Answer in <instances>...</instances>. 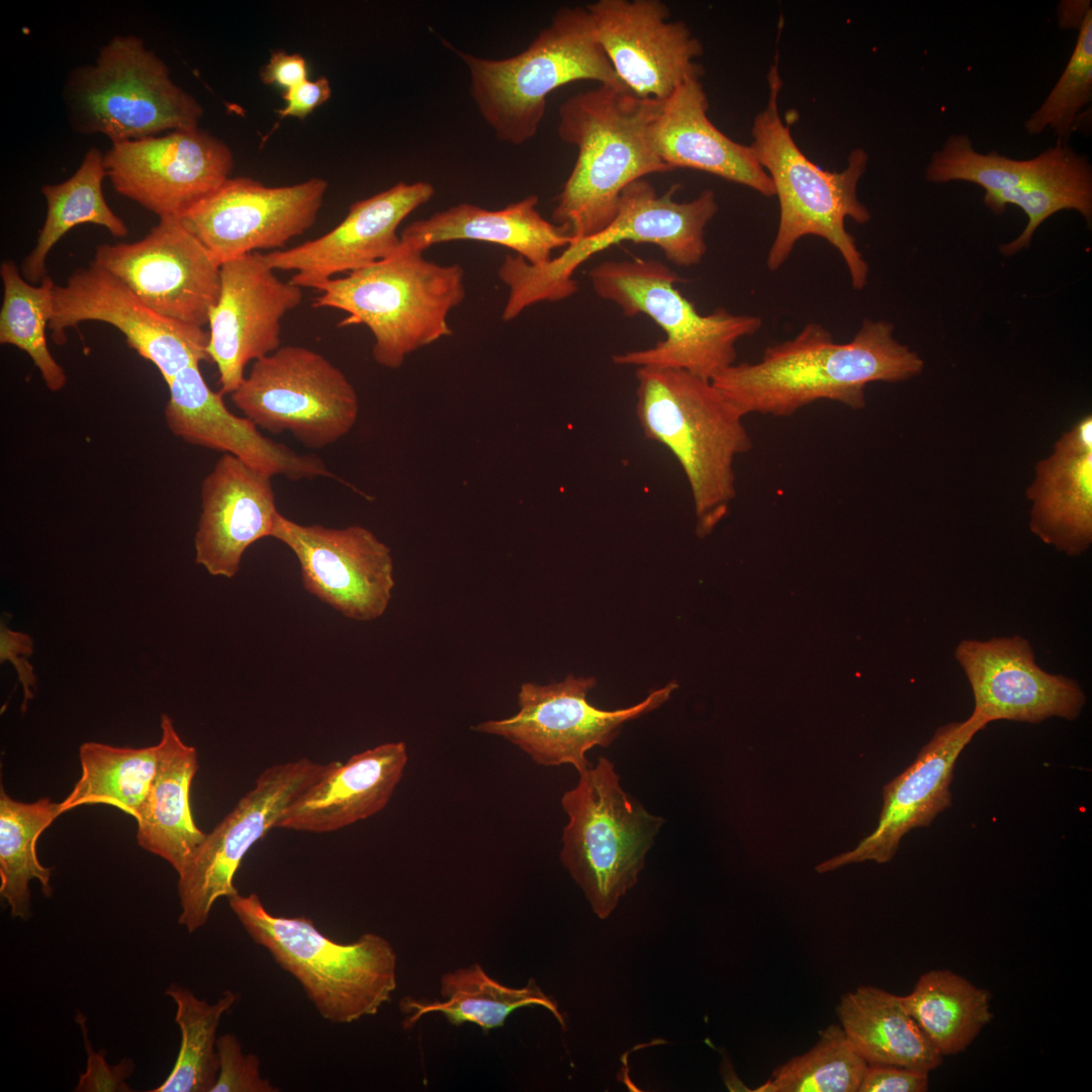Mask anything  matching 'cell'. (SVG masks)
<instances>
[{
    "label": "cell",
    "mask_w": 1092,
    "mask_h": 1092,
    "mask_svg": "<svg viewBox=\"0 0 1092 1092\" xmlns=\"http://www.w3.org/2000/svg\"><path fill=\"white\" fill-rule=\"evenodd\" d=\"M984 204L1000 215L1007 205L1020 207L1027 223L1013 241L999 248L1010 257L1030 246L1036 229L1051 215L1064 209L1079 212L1087 222L1092 220V167L1086 155L1077 153L1070 145L1049 168L1008 191L984 195Z\"/></svg>",
    "instance_id": "cell-36"
},
{
    "label": "cell",
    "mask_w": 1092,
    "mask_h": 1092,
    "mask_svg": "<svg viewBox=\"0 0 1092 1092\" xmlns=\"http://www.w3.org/2000/svg\"><path fill=\"white\" fill-rule=\"evenodd\" d=\"M160 726L157 769L136 820V839L141 847L168 861L180 875L206 836L195 824L190 806L198 754L181 739L167 714H162Z\"/></svg>",
    "instance_id": "cell-31"
},
{
    "label": "cell",
    "mask_w": 1092,
    "mask_h": 1092,
    "mask_svg": "<svg viewBox=\"0 0 1092 1092\" xmlns=\"http://www.w3.org/2000/svg\"><path fill=\"white\" fill-rule=\"evenodd\" d=\"M237 919L302 987L318 1014L332 1023L375 1015L396 989V953L376 933L341 943L306 916L271 914L256 893L228 898Z\"/></svg>",
    "instance_id": "cell-5"
},
{
    "label": "cell",
    "mask_w": 1092,
    "mask_h": 1092,
    "mask_svg": "<svg viewBox=\"0 0 1092 1092\" xmlns=\"http://www.w3.org/2000/svg\"><path fill=\"white\" fill-rule=\"evenodd\" d=\"M929 1073L901 1066L868 1064L857 1092H924Z\"/></svg>",
    "instance_id": "cell-46"
},
{
    "label": "cell",
    "mask_w": 1092,
    "mask_h": 1092,
    "mask_svg": "<svg viewBox=\"0 0 1092 1092\" xmlns=\"http://www.w3.org/2000/svg\"><path fill=\"white\" fill-rule=\"evenodd\" d=\"M700 78L687 79L663 100L653 125L658 156L671 170L704 171L774 196L772 181L752 148L731 140L709 119V100Z\"/></svg>",
    "instance_id": "cell-29"
},
{
    "label": "cell",
    "mask_w": 1092,
    "mask_h": 1092,
    "mask_svg": "<svg viewBox=\"0 0 1092 1092\" xmlns=\"http://www.w3.org/2000/svg\"><path fill=\"white\" fill-rule=\"evenodd\" d=\"M84 1016L79 1013L77 1020L81 1025L84 1042L88 1054L86 1072L80 1076L76 1091H131L125 1083V1079L131 1074L133 1065L128 1060H123L116 1066L106 1063L102 1053H96L91 1049L87 1037Z\"/></svg>",
    "instance_id": "cell-45"
},
{
    "label": "cell",
    "mask_w": 1092,
    "mask_h": 1092,
    "mask_svg": "<svg viewBox=\"0 0 1092 1092\" xmlns=\"http://www.w3.org/2000/svg\"><path fill=\"white\" fill-rule=\"evenodd\" d=\"M954 658L973 692V714L987 724L997 720L1036 724L1052 717L1072 721L1086 704L1080 685L1040 668L1030 643L1019 635L962 640Z\"/></svg>",
    "instance_id": "cell-22"
},
{
    "label": "cell",
    "mask_w": 1092,
    "mask_h": 1092,
    "mask_svg": "<svg viewBox=\"0 0 1092 1092\" xmlns=\"http://www.w3.org/2000/svg\"><path fill=\"white\" fill-rule=\"evenodd\" d=\"M901 998L942 1058L967 1050L993 1017L989 991L949 970L921 975L912 992Z\"/></svg>",
    "instance_id": "cell-35"
},
{
    "label": "cell",
    "mask_w": 1092,
    "mask_h": 1092,
    "mask_svg": "<svg viewBox=\"0 0 1092 1092\" xmlns=\"http://www.w3.org/2000/svg\"><path fill=\"white\" fill-rule=\"evenodd\" d=\"M537 204L536 195L498 210L460 203L407 224L399 234V247L424 253L451 241L485 242L511 249L532 265H543L572 238L565 228L545 219Z\"/></svg>",
    "instance_id": "cell-30"
},
{
    "label": "cell",
    "mask_w": 1092,
    "mask_h": 1092,
    "mask_svg": "<svg viewBox=\"0 0 1092 1092\" xmlns=\"http://www.w3.org/2000/svg\"><path fill=\"white\" fill-rule=\"evenodd\" d=\"M987 726L975 714L940 726L916 759L884 788L878 826L855 848L817 866L825 873L866 860L888 862L911 829L928 826L951 805L949 786L956 761L974 736Z\"/></svg>",
    "instance_id": "cell-24"
},
{
    "label": "cell",
    "mask_w": 1092,
    "mask_h": 1092,
    "mask_svg": "<svg viewBox=\"0 0 1092 1092\" xmlns=\"http://www.w3.org/2000/svg\"><path fill=\"white\" fill-rule=\"evenodd\" d=\"M887 321L866 318L847 343H837L818 323L791 340L768 346L753 363H734L712 382L745 417H788L817 400L866 406L872 382H901L919 375L922 358L894 337Z\"/></svg>",
    "instance_id": "cell-1"
},
{
    "label": "cell",
    "mask_w": 1092,
    "mask_h": 1092,
    "mask_svg": "<svg viewBox=\"0 0 1092 1092\" xmlns=\"http://www.w3.org/2000/svg\"><path fill=\"white\" fill-rule=\"evenodd\" d=\"M868 1063L838 1024L819 1032L816 1044L778 1067L756 1092H857Z\"/></svg>",
    "instance_id": "cell-42"
},
{
    "label": "cell",
    "mask_w": 1092,
    "mask_h": 1092,
    "mask_svg": "<svg viewBox=\"0 0 1092 1092\" xmlns=\"http://www.w3.org/2000/svg\"><path fill=\"white\" fill-rule=\"evenodd\" d=\"M331 96L332 88L328 78L320 76L315 80L307 79L283 92L285 105L277 110L278 116L303 119Z\"/></svg>",
    "instance_id": "cell-48"
},
{
    "label": "cell",
    "mask_w": 1092,
    "mask_h": 1092,
    "mask_svg": "<svg viewBox=\"0 0 1092 1092\" xmlns=\"http://www.w3.org/2000/svg\"><path fill=\"white\" fill-rule=\"evenodd\" d=\"M107 177L104 154L90 148L77 171L58 184H46L41 193L47 201V215L36 244L21 264V274L30 283L48 275L47 258L55 245L74 226L91 223L105 228L112 236L128 235L126 223L115 214L103 195Z\"/></svg>",
    "instance_id": "cell-34"
},
{
    "label": "cell",
    "mask_w": 1092,
    "mask_h": 1092,
    "mask_svg": "<svg viewBox=\"0 0 1092 1092\" xmlns=\"http://www.w3.org/2000/svg\"><path fill=\"white\" fill-rule=\"evenodd\" d=\"M260 78L265 85L286 91L308 79V66L299 54L276 51L261 69Z\"/></svg>",
    "instance_id": "cell-49"
},
{
    "label": "cell",
    "mask_w": 1092,
    "mask_h": 1092,
    "mask_svg": "<svg viewBox=\"0 0 1092 1092\" xmlns=\"http://www.w3.org/2000/svg\"><path fill=\"white\" fill-rule=\"evenodd\" d=\"M440 993L442 1001L402 998L399 1007L406 1015L403 1027H413L425 1014L440 1012L452 1025L472 1023L486 1033L503 1026L515 1009L538 1005L549 1010L565 1029L557 1003L534 979L523 988H511L490 978L479 964H473L443 975Z\"/></svg>",
    "instance_id": "cell-33"
},
{
    "label": "cell",
    "mask_w": 1092,
    "mask_h": 1092,
    "mask_svg": "<svg viewBox=\"0 0 1092 1092\" xmlns=\"http://www.w3.org/2000/svg\"><path fill=\"white\" fill-rule=\"evenodd\" d=\"M597 38L621 83L642 98L665 100L703 68L701 41L684 21L669 20L659 0H598L585 6Z\"/></svg>",
    "instance_id": "cell-21"
},
{
    "label": "cell",
    "mask_w": 1092,
    "mask_h": 1092,
    "mask_svg": "<svg viewBox=\"0 0 1092 1092\" xmlns=\"http://www.w3.org/2000/svg\"><path fill=\"white\" fill-rule=\"evenodd\" d=\"M316 290L313 307L345 311L339 327H367L374 338V360L397 369L411 353L453 334L448 314L465 297L464 271L459 264L440 265L399 247L392 256Z\"/></svg>",
    "instance_id": "cell-6"
},
{
    "label": "cell",
    "mask_w": 1092,
    "mask_h": 1092,
    "mask_svg": "<svg viewBox=\"0 0 1092 1092\" xmlns=\"http://www.w3.org/2000/svg\"><path fill=\"white\" fill-rule=\"evenodd\" d=\"M407 762L405 743L386 742L330 767L285 809L276 828L328 833L380 812Z\"/></svg>",
    "instance_id": "cell-27"
},
{
    "label": "cell",
    "mask_w": 1092,
    "mask_h": 1092,
    "mask_svg": "<svg viewBox=\"0 0 1092 1092\" xmlns=\"http://www.w3.org/2000/svg\"><path fill=\"white\" fill-rule=\"evenodd\" d=\"M94 265L168 318L204 328L220 290V264L178 217H163L133 243L103 244Z\"/></svg>",
    "instance_id": "cell-15"
},
{
    "label": "cell",
    "mask_w": 1092,
    "mask_h": 1092,
    "mask_svg": "<svg viewBox=\"0 0 1092 1092\" xmlns=\"http://www.w3.org/2000/svg\"><path fill=\"white\" fill-rule=\"evenodd\" d=\"M329 187L322 178L269 187L229 178L179 218L222 263L260 250H282L310 229Z\"/></svg>",
    "instance_id": "cell-17"
},
{
    "label": "cell",
    "mask_w": 1092,
    "mask_h": 1092,
    "mask_svg": "<svg viewBox=\"0 0 1092 1092\" xmlns=\"http://www.w3.org/2000/svg\"><path fill=\"white\" fill-rule=\"evenodd\" d=\"M279 515L271 476L223 453L201 483L196 563L211 575L233 578L246 550L271 537Z\"/></svg>",
    "instance_id": "cell-26"
},
{
    "label": "cell",
    "mask_w": 1092,
    "mask_h": 1092,
    "mask_svg": "<svg viewBox=\"0 0 1092 1092\" xmlns=\"http://www.w3.org/2000/svg\"><path fill=\"white\" fill-rule=\"evenodd\" d=\"M331 765L302 757L264 769L254 787L206 834L178 875L179 923L188 932L204 926L214 903L238 892L234 879L250 848L277 823L289 804Z\"/></svg>",
    "instance_id": "cell-14"
},
{
    "label": "cell",
    "mask_w": 1092,
    "mask_h": 1092,
    "mask_svg": "<svg viewBox=\"0 0 1092 1092\" xmlns=\"http://www.w3.org/2000/svg\"><path fill=\"white\" fill-rule=\"evenodd\" d=\"M596 684L595 677L573 674L546 686L525 682L515 715L480 722L473 729L509 740L538 764H570L579 774L590 766L585 755L589 749L610 746L626 722L657 709L677 688L670 681L634 706L608 711L587 701Z\"/></svg>",
    "instance_id": "cell-13"
},
{
    "label": "cell",
    "mask_w": 1092,
    "mask_h": 1092,
    "mask_svg": "<svg viewBox=\"0 0 1092 1092\" xmlns=\"http://www.w3.org/2000/svg\"><path fill=\"white\" fill-rule=\"evenodd\" d=\"M302 296V288L281 280L260 252L221 264L207 352L217 367L222 395L240 386L250 362L280 348L281 322Z\"/></svg>",
    "instance_id": "cell-20"
},
{
    "label": "cell",
    "mask_w": 1092,
    "mask_h": 1092,
    "mask_svg": "<svg viewBox=\"0 0 1092 1092\" xmlns=\"http://www.w3.org/2000/svg\"><path fill=\"white\" fill-rule=\"evenodd\" d=\"M63 97L75 131L112 144L195 128L203 114L166 63L132 34L113 36L93 64L72 70Z\"/></svg>",
    "instance_id": "cell-10"
},
{
    "label": "cell",
    "mask_w": 1092,
    "mask_h": 1092,
    "mask_svg": "<svg viewBox=\"0 0 1092 1092\" xmlns=\"http://www.w3.org/2000/svg\"><path fill=\"white\" fill-rule=\"evenodd\" d=\"M104 163L118 194L159 218H179L230 178L234 156L223 141L198 126L114 143Z\"/></svg>",
    "instance_id": "cell-16"
},
{
    "label": "cell",
    "mask_w": 1092,
    "mask_h": 1092,
    "mask_svg": "<svg viewBox=\"0 0 1092 1092\" xmlns=\"http://www.w3.org/2000/svg\"><path fill=\"white\" fill-rule=\"evenodd\" d=\"M662 103L639 97L625 86L600 84L560 105L558 134L577 148V159L552 218L572 239L595 235L609 225L621 193L632 182L671 171L653 142Z\"/></svg>",
    "instance_id": "cell-2"
},
{
    "label": "cell",
    "mask_w": 1092,
    "mask_h": 1092,
    "mask_svg": "<svg viewBox=\"0 0 1092 1092\" xmlns=\"http://www.w3.org/2000/svg\"><path fill=\"white\" fill-rule=\"evenodd\" d=\"M271 537L295 555L303 587L343 616L365 622L386 611L395 583L393 560L369 529L302 525L280 514Z\"/></svg>",
    "instance_id": "cell-19"
},
{
    "label": "cell",
    "mask_w": 1092,
    "mask_h": 1092,
    "mask_svg": "<svg viewBox=\"0 0 1092 1092\" xmlns=\"http://www.w3.org/2000/svg\"><path fill=\"white\" fill-rule=\"evenodd\" d=\"M218 1074L211 1092H277L279 1088L260 1073V1060L245 1054L237 1036L225 1033L217 1038Z\"/></svg>",
    "instance_id": "cell-44"
},
{
    "label": "cell",
    "mask_w": 1092,
    "mask_h": 1092,
    "mask_svg": "<svg viewBox=\"0 0 1092 1092\" xmlns=\"http://www.w3.org/2000/svg\"><path fill=\"white\" fill-rule=\"evenodd\" d=\"M167 385L165 421L174 436L191 445L234 455L271 477L336 478L321 458L296 453L262 435L247 418L233 414L222 394L207 385L199 364L181 370Z\"/></svg>",
    "instance_id": "cell-25"
},
{
    "label": "cell",
    "mask_w": 1092,
    "mask_h": 1092,
    "mask_svg": "<svg viewBox=\"0 0 1092 1092\" xmlns=\"http://www.w3.org/2000/svg\"><path fill=\"white\" fill-rule=\"evenodd\" d=\"M470 75V93L498 140L522 145L537 132L546 98L578 80L624 86L596 34L585 7H562L520 54L502 60L457 52Z\"/></svg>",
    "instance_id": "cell-8"
},
{
    "label": "cell",
    "mask_w": 1092,
    "mask_h": 1092,
    "mask_svg": "<svg viewBox=\"0 0 1092 1092\" xmlns=\"http://www.w3.org/2000/svg\"><path fill=\"white\" fill-rule=\"evenodd\" d=\"M675 188L658 195L650 183L639 179L620 195L612 222L599 233L571 239L562 253L535 266L519 255H508L498 270L509 295L502 318L510 322L524 309L542 301H558L573 295L576 269L612 246L624 242L652 244L677 266H693L703 260L707 245L705 230L718 211L711 189L691 201L673 199Z\"/></svg>",
    "instance_id": "cell-7"
},
{
    "label": "cell",
    "mask_w": 1092,
    "mask_h": 1092,
    "mask_svg": "<svg viewBox=\"0 0 1092 1092\" xmlns=\"http://www.w3.org/2000/svg\"><path fill=\"white\" fill-rule=\"evenodd\" d=\"M561 805L569 821L560 860L596 915L606 919L637 883L664 820L622 789L614 763L606 757L579 772Z\"/></svg>",
    "instance_id": "cell-11"
},
{
    "label": "cell",
    "mask_w": 1092,
    "mask_h": 1092,
    "mask_svg": "<svg viewBox=\"0 0 1092 1092\" xmlns=\"http://www.w3.org/2000/svg\"><path fill=\"white\" fill-rule=\"evenodd\" d=\"M636 380L641 430L679 463L693 497L696 531L704 537L736 496L734 460L752 447L744 416L712 380L686 370L640 367Z\"/></svg>",
    "instance_id": "cell-3"
},
{
    "label": "cell",
    "mask_w": 1092,
    "mask_h": 1092,
    "mask_svg": "<svg viewBox=\"0 0 1092 1092\" xmlns=\"http://www.w3.org/2000/svg\"><path fill=\"white\" fill-rule=\"evenodd\" d=\"M1067 141L1057 139L1055 146L1026 160H1017L991 151L978 152L966 133L950 134L933 152L925 170L931 183L964 181L982 187L985 194H996L1017 187L1052 166L1064 153Z\"/></svg>",
    "instance_id": "cell-41"
},
{
    "label": "cell",
    "mask_w": 1092,
    "mask_h": 1092,
    "mask_svg": "<svg viewBox=\"0 0 1092 1092\" xmlns=\"http://www.w3.org/2000/svg\"><path fill=\"white\" fill-rule=\"evenodd\" d=\"M33 652L31 637L23 632L12 631L4 624L0 628V659L1 662L9 660L14 665L18 679L23 690L22 712L33 698L32 689L36 684V676L32 665L27 658Z\"/></svg>",
    "instance_id": "cell-47"
},
{
    "label": "cell",
    "mask_w": 1092,
    "mask_h": 1092,
    "mask_svg": "<svg viewBox=\"0 0 1092 1092\" xmlns=\"http://www.w3.org/2000/svg\"><path fill=\"white\" fill-rule=\"evenodd\" d=\"M836 1011L847 1040L868 1064L930 1073L942 1063L901 996L859 986L842 996Z\"/></svg>",
    "instance_id": "cell-32"
},
{
    "label": "cell",
    "mask_w": 1092,
    "mask_h": 1092,
    "mask_svg": "<svg viewBox=\"0 0 1092 1092\" xmlns=\"http://www.w3.org/2000/svg\"><path fill=\"white\" fill-rule=\"evenodd\" d=\"M589 279L599 297L625 315L649 316L665 335L650 348L615 354L616 365L680 369L712 380L736 362V343L762 326L759 316L724 308L700 313L675 287L680 278L658 261L603 262L589 271Z\"/></svg>",
    "instance_id": "cell-9"
},
{
    "label": "cell",
    "mask_w": 1092,
    "mask_h": 1092,
    "mask_svg": "<svg viewBox=\"0 0 1092 1092\" xmlns=\"http://www.w3.org/2000/svg\"><path fill=\"white\" fill-rule=\"evenodd\" d=\"M165 994L176 1004L181 1043L169 1076L151 1092H211L218 1074L217 1028L237 994L224 991L213 1004L178 984L170 985Z\"/></svg>",
    "instance_id": "cell-40"
},
{
    "label": "cell",
    "mask_w": 1092,
    "mask_h": 1092,
    "mask_svg": "<svg viewBox=\"0 0 1092 1092\" xmlns=\"http://www.w3.org/2000/svg\"><path fill=\"white\" fill-rule=\"evenodd\" d=\"M0 276L3 283L0 343L24 351L39 370L46 386L52 391L61 390L67 376L52 355L46 336L54 313L55 282L47 275L39 285H32L11 260L1 263Z\"/></svg>",
    "instance_id": "cell-39"
},
{
    "label": "cell",
    "mask_w": 1092,
    "mask_h": 1092,
    "mask_svg": "<svg viewBox=\"0 0 1092 1092\" xmlns=\"http://www.w3.org/2000/svg\"><path fill=\"white\" fill-rule=\"evenodd\" d=\"M1078 36L1060 78L1039 107L1025 120L1028 134L1050 129L1067 141L1092 100V8L1077 27Z\"/></svg>",
    "instance_id": "cell-43"
},
{
    "label": "cell",
    "mask_w": 1092,
    "mask_h": 1092,
    "mask_svg": "<svg viewBox=\"0 0 1092 1092\" xmlns=\"http://www.w3.org/2000/svg\"><path fill=\"white\" fill-rule=\"evenodd\" d=\"M1029 528L1042 542L1068 556L1092 543V417L1081 418L1035 465L1026 489Z\"/></svg>",
    "instance_id": "cell-28"
},
{
    "label": "cell",
    "mask_w": 1092,
    "mask_h": 1092,
    "mask_svg": "<svg viewBox=\"0 0 1092 1092\" xmlns=\"http://www.w3.org/2000/svg\"><path fill=\"white\" fill-rule=\"evenodd\" d=\"M767 82V104L754 118L750 145L772 181L780 204L778 231L766 257L767 268L780 269L801 238L816 236L838 251L853 289L861 290L868 282L869 265L847 232L845 219L857 223L871 219V212L856 194L869 156L862 149L853 150L841 172H829L811 162L780 116L778 99L783 83L777 63L768 72Z\"/></svg>",
    "instance_id": "cell-4"
},
{
    "label": "cell",
    "mask_w": 1092,
    "mask_h": 1092,
    "mask_svg": "<svg viewBox=\"0 0 1092 1092\" xmlns=\"http://www.w3.org/2000/svg\"><path fill=\"white\" fill-rule=\"evenodd\" d=\"M79 759L81 777L60 802L62 812L104 804L136 821L157 769L158 745L135 748L85 742Z\"/></svg>",
    "instance_id": "cell-38"
},
{
    "label": "cell",
    "mask_w": 1092,
    "mask_h": 1092,
    "mask_svg": "<svg viewBox=\"0 0 1092 1092\" xmlns=\"http://www.w3.org/2000/svg\"><path fill=\"white\" fill-rule=\"evenodd\" d=\"M61 804L50 798L32 803L12 799L0 791V894L13 917L31 915L29 882L37 880L44 896L53 894L52 869L43 867L36 855V841L56 818L62 815Z\"/></svg>",
    "instance_id": "cell-37"
},
{
    "label": "cell",
    "mask_w": 1092,
    "mask_h": 1092,
    "mask_svg": "<svg viewBox=\"0 0 1092 1092\" xmlns=\"http://www.w3.org/2000/svg\"><path fill=\"white\" fill-rule=\"evenodd\" d=\"M434 193L429 182H398L354 202L346 217L327 234L263 254L264 258L276 271L294 272L293 284L317 289L337 274H349L392 256L400 245L399 224Z\"/></svg>",
    "instance_id": "cell-23"
},
{
    "label": "cell",
    "mask_w": 1092,
    "mask_h": 1092,
    "mask_svg": "<svg viewBox=\"0 0 1092 1092\" xmlns=\"http://www.w3.org/2000/svg\"><path fill=\"white\" fill-rule=\"evenodd\" d=\"M89 321L119 330L128 347L152 362L166 383L191 365L210 362L208 331L161 315L93 263L75 270L64 285H55L52 339L63 345L67 329Z\"/></svg>",
    "instance_id": "cell-18"
},
{
    "label": "cell",
    "mask_w": 1092,
    "mask_h": 1092,
    "mask_svg": "<svg viewBox=\"0 0 1092 1092\" xmlns=\"http://www.w3.org/2000/svg\"><path fill=\"white\" fill-rule=\"evenodd\" d=\"M231 398L257 427L274 434L288 431L310 449L339 441L359 415L357 392L342 370L297 345L254 361Z\"/></svg>",
    "instance_id": "cell-12"
}]
</instances>
